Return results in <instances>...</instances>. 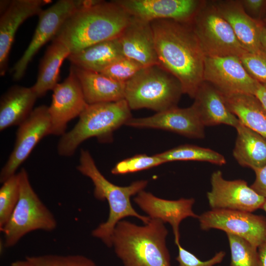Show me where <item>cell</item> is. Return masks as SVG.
<instances>
[{
    "label": "cell",
    "mask_w": 266,
    "mask_h": 266,
    "mask_svg": "<svg viewBox=\"0 0 266 266\" xmlns=\"http://www.w3.org/2000/svg\"><path fill=\"white\" fill-rule=\"evenodd\" d=\"M150 23L159 66L178 80L183 94L194 98L203 81L205 55L191 24L172 20Z\"/></svg>",
    "instance_id": "obj_1"
},
{
    "label": "cell",
    "mask_w": 266,
    "mask_h": 266,
    "mask_svg": "<svg viewBox=\"0 0 266 266\" xmlns=\"http://www.w3.org/2000/svg\"><path fill=\"white\" fill-rule=\"evenodd\" d=\"M131 16L115 0H84L66 19L53 40L71 54L96 43L118 37Z\"/></svg>",
    "instance_id": "obj_2"
},
{
    "label": "cell",
    "mask_w": 266,
    "mask_h": 266,
    "mask_svg": "<svg viewBox=\"0 0 266 266\" xmlns=\"http://www.w3.org/2000/svg\"><path fill=\"white\" fill-rule=\"evenodd\" d=\"M164 223L151 219L143 226L126 220L116 225L112 247L124 266H171Z\"/></svg>",
    "instance_id": "obj_3"
},
{
    "label": "cell",
    "mask_w": 266,
    "mask_h": 266,
    "mask_svg": "<svg viewBox=\"0 0 266 266\" xmlns=\"http://www.w3.org/2000/svg\"><path fill=\"white\" fill-rule=\"evenodd\" d=\"M77 169L89 177L94 185V196L98 200H106L109 213L107 220L100 224L92 232V235L101 240L107 247H112L111 237L117 224L127 217H134L144 224L150 220L148 216L138 213L133 207L131 197L137 194L147 186L148 181L133 182L127 186H119L108 180L100 172L88 151H80Z\"/></svg>",
    "instance_id": "obj_4"
},
{
    "label": "cell",
    "mask_w": 266,
    "mask_h": 266,
    "mask_svg": "<svg viewBox=\"0 0 266 266\" xmlns=\"http://www.w3.org/2000/svg\"><path fill=\"white\" fill-rule=\"evenodd\" d=\"M131 110L125 99L88 104L74 127L61 136L58 154L71 156L81 143L91 137L103 142L112 141L114 132L132 118Z\"/></svg>",
    "instance_id": "obj_5"
},
{
    "label": "cell",
    "mask_w": 266,
    "mask_h": 266,
    "mask_svg": "<svg viewBox=\"0 0 266 266\" xmlns=\"http://www.w3.org/2000/svg\"><path fill=\"white\" fill-rule=\"evenodd\" d=\"M183 93L181 85L159 65L143 67L125 82L124 99L131 109L157 112L176 107Z\"/></svg>",
    "instance_id": "obj_6"
},
{
    "label": "cell",
    "mask_w": 266,
    "mask_h": 266,
    "mask_svg": "<svg viewBox=\"0 0 266 266\" xmlns=\"http://www.w3.org/2000/svg\"><path fill=\"white\" fill-rule=\"evenodd\" d=\"M19 198L5 225L0 229L4 235L3 246H15L27 234L36 230L51 232L56 229L57 220L33 188L26 169L18 173Z\"/></svg>",
    "instance_id": "obj_7"
},
{
    "label": "cell",
    "mask_w": 266,
    "mask_h": 266,
    "mask_svg": "<svg viewBox=\"0 0 266 266\" xmlns=\"http://www.w3.org/2000/svg\"><path fill=\"white\" fill-rule=\"evenodd\" d=\"M205 56H241L247 52L213 2H204L191 22Z\"/></svg>",
    "instance_id": "obj_8"
},
{
    "label": "cell",
    "mask_w": 266,
    "mask_h": 266,
    "mask_svg": "<svg viewBox=\"0 0 266 266\" xmlns=\"http://www.w3.org/2000/svg\"><path fill=\"white\" fill-rule=\"evenodd\" d=\"M201 230L218 229L249 241L257 247L266 241V218L252 212L215 209L199 216Z\"/></svg>",
    "instance_id": "obj_9"
},
{
    "label": "cell",
    "mask_w": 266,
    "mask_h": 266,
    "mask_svg": "<svg viewBox=\"0 0 266 266\" xmlns=\"http://www.w3.org/2000/svg\"><path fill=\"white\" fill-rule=\"evenodd\" d=\"M82 2L83 0H59L39 13L32 39L12 68L11 72L15 80L22 78L36 53L47 41L53 40L66 19Z\"/></svg>",
    "instance_id": "obj_10"
},
{
    "label": "cell",
    "mask_w": 266,
    "mask_h": 266,
    "mask_svg": "<svg viewBox=\"0 0 266 266\" xmlns=\"http://www.w3.org/2000/svg\"><path fill=\"white\" fill-rule=\"evenodd\" d=\"M203 78L226 96L239 94L255 95L259 84L236 56H205Z\"/></svg>",
    "instance_id": "obj_11"
},
{
    "label": "cell",
    "mask_w": 266,
    "mask_h": 266,
    "mask_svg": "<svg viewBox=\"0 0 266 266\" xmlns=\"http://www.w3.org/2000/svg\"><path fill=\"white\" fill-rule=\"evenodd\" d=\"M50 130L48 106L41 105L34 108L29 117L18 126L13 149L0 171V183L16 174L18 168L39 141L50 134Z\"/></svg>",
    "instance_id": "obj_12"
},
{
    "label": "cell",
    "mask_w": 266,
    "mask_h": 266,
    "mask_svg": "<svg viewBox=\"0 0 266 266\" xmlns=\"http://www.w3.org/2000/svg\"><path fill=\"white\" fill-rule=\"evenodd\" d=\"M210 183L211 188L207 193V198L211 209L253 212L262 208L266 200L249 186L245 180H226L219 170L212 173Z\"/></svg>",
    "instance_id": "obj_13"
},
{
    "label": "cell",
    "mask_w": 266,
    "mask_h": 266,
    "mask_svg": "<svg viewBox=\"0 0 266 266\" xmlns=\"http://www.w3.org/2000/svg\"><path fill=\"white\" fill-rule=\"evenodd\" d=\"M131 16L151 23L172 20L191 23L205 1L198 0H115Z\"/></svg>",
    "instance_id": "obj_14"
},
{
    "label": "cell",
    "mask_w": 266,
    "mask_h": 266,
    "mask_svg": "<svg viewBox=\"0 0 266 266\" xmlns=\"http://www.w3.org/2000/svg\"><path fill=\"white\" fill-rule=\"evenodd\" d=\"M49 113L51 119L50 134L63 135L67 123L79 116L88 105L80 83L73 70L53 89Z\"/></svg>",
    "instance_id": "obj_15"
},
{
    "label": "cell",
    "mask_w": 266,
    "mask_h": 266,
    "mask_svg": "<svg viewBox=\"0 0 266 266\" xmlns=\"http://www.w3.org/2000/svg\"><path fill=\"white\" fill-rule=\"evenodd\" d=\"M125 125L166 130L194 138L205 136V127L193 105L187 108L174 107L149 117L132 118Z\"/></svg>",
    "instance_id": "obj_16"
},
{
    "label": "cell",
    "mask_w": 266,
    "mask_h": 266,
    "mask_svg": "<svg viewBox=\"0 0 266 266\" xmlns=\"http://www.w3.org/2000/svg\"><path fill=\"white\" fill-rule=\"evenodd\" d=\"M50 0H9L6 7L0 10V74L3 76L7 69L10 51L16 33L27 19L38 15Z\"/></svg>",
    "instance_id": "obj_17"
},
{
    "label": "cell",
    "mask_w": 266,
    "mask_h": 266,
    "mask_svg": "<svg viewBox=\"0 0 266 266\" xmlns=\"http://www.w3.org/2000/svg\"><path fill=\"white\" fill-rule=\"evenodd\" d=\"M133 200L150 219H159L171 225L176 245L180 244L179 225L181 221L187 217H199L193 210L195 201L193 198L167 200L142 190Z\"/></svg>",
    "instance_id": "obj_18"
},
{
    "label": "cell",
    "mask_w": 266,
    "mask_h": 266,
    "mask_svg": "<svg viewBox=\"0 0 266 266\" xmlns=\"http://www.w3.org/2000/svg\"><path fill=\"white\" fill-rule=\"evenodd\" d=\"M118 39L124 57L143 67L159 65L150 23L131 16Z\"/></svg>",
    "instance_id": "obj_19"
},
{
    "label": "cell",
    "mask_w": 266,
    "mask_h": 266,
    "mask_svg": "<svg viewBox=\"0 0 266 266\" xmlns=\"http://www.w3.org/2000/svg\"><path fill=\"white\" fill-rule=\"evenodd\" d=\"M213 3L229 23L246 51L253 53L262 50L260 38L264 25L248 14L241 0L219 1Z\"/></svg>",
    "instance_id": "obj_20"
},
{
    "label": "cell",
    "mask_w": 266,
    "mask_h": 266,
    "mask_svg": "<svg viewBox=\"0 0 266 266\" xmlns=\"http://www.w3.org/2000/svg\"><path fill=\"white\" fill-rule=\"evenodd\" d=\"M192 104L204 127L226 125L236 128L239 120L229 108L225 96L214 86L203 81Z\"/></svg>",
    "instance_id": "obj_21"
},
{
    "label": "cell",
    "mask_w": 266,
    "mask_h": 266,
    "mask_svg": "<svg viewBox=\"0 0 266 266\" xmlns=\"http://www.w3.org/2000/svg\"><path fill=\"white\" fill-rule=\"evenodd\" d=\"M88 104L117 101L124 99L125 83L98 72L71 65Z\"/></svg>",
    "instance_id": "obj_22"
},
{
    "label": "cell",
    "mask_w": 266,
    "mask_h": 266,
    "mask_svg": "<svg viewBox=\"0 0 266 266\" xmlns=\"http://www.w3.org/2000/svg\"><path fill=\"white\" fill-rule=\"evenodd\" d=\"M37 98L32 87L15 85L10 87L0 99V131L22 124L33 110Z\"/></svg>",
    "instance_id": "obj_23"
},
{
    "label": "cell",
    "mask_w": 266,
    "mask_h": 266,
    "mask_svg": "<svg viewBox=\"0 0 266 266\" xmlns=\"http://www.w3.org/2000/svg\"><path fill=\"white\" fill-rule=\"evenodd\" d=\"M235 129L237 136L233 154L237 163L254 171L266 165V138L240 121Z\"/></svg>",
    "instance_id": "obj_24"
},
{
    "label": "cell",
    "mask_w": 266,
    "mask_h": 266,
    "mask_svg": "<svg viewBox=\"0 0 266 266\" xmlns=\"http://www.w3.org/2000/svg\"><path fill=\"white\" fill-rule=\"evenodd\" d=\"M123 56L117 37L96 43L77 53L71 54L67 59L71 65L79 68L101 72Z\"/></svg>",
    "instance_id": "obj_25"
},
{
    "label": "cell",
    "mask_w": 266,
    "mask_h": 266,
    "mask_svg": "<svg viewBox=\"0 0 266 266\" xmlns=\"http://www.w3.org/2000/svg\"><path fill=\"white\" fill-rule=\"evenodd\" d=\"M70 54V51L63 43L52 40L41 59L36 81L32 87L38 98L53 90L58 83L62 63Z\"/></svg>",
    "instance_id": "obj_26"
},
{
    "label": "cell",
    "mask_w": 266,
    "mask_h": 266,
    "mask_svg": "<svg viewBox=\"0 0 266 266\" xmlns=\"http://www.w3.org/2000/svg\"><path fill=\"white\" fill-rule=\"evenodd\" d=\"M231 111L244 125L266 138V110L254 95L225 96Z\"/></svg>",
    "instance_id": "obj_27"
},
{
    "label": "cell",
    "mask_w": 266,
    "mask_h": 266,
    "mask_svg": "<svg viewBox=\"0 0 266 266\" xmlns=\"http://www.w3.org/2000/svg\"><path fill=\"white\" fill-rule=\"evenodd\" d=\"M157 154L166 163L192 161L206 162L219 166L226 163L225 157L220 153L209 148L194 145H181Z\"/></svg>",
    "instance_id": "obj_28"
},
{
    "label": "cell",
    "mask_w": 266,
    "mask_h": 266,
    "mask_svg": "<svg viewBox=\"0 0 266 266\" xmlns=\"http://www.w3.org/2000/svg\"><path fill=\"white\" fill-rule=\"evenodd\" d=\"M226 234L231 252L229 266H262L257 247L239 236Z\"/></svg>",
    "instance_id": "obj_29"
},
{
    "label": "cell",
    "mask_w": 266,
    "mask_h": 266,
    "mask_svg": "<svg viewBox=\"0 0 266 266\" xmlns=\"http://www.w3.org/2000/svg\"><path fill=\"white\" fill-rule=\"evenodd\" d=\"M0 188V229L7 223L19 198V181L18 173L4 182Z\"/></svg>",
    "instance_id": "obj_30"
},
{
    "label": "cell",
    "mask_w": 266,
    "mask_h": 266,
    "mask_svg": "<svg viewBox=\"0 0 266 266\" xmlns=\"http://www.w3.org/2000/svg\"><path fill=\"white\" fill-rule=\"evenodd\" d=\"M34 266H98L90 259L81 255L46 254L26 256Z\"/></svg>",
    "instance_id": "obj_31"
},
{
    "label": "cell",
    "mask_w": 266,
    "mask_h": 266,
    "mask_svg": "<svg viewBox=\"0 0 266 266\" xmlns=\"http://www.w3.org/2000/svg\"><path fill=\"white\" fill-rule=\"evenodd\" d=\"M164 163L166 162L157 154L153 156L138 154L118 162L111 172L116 175L131 173L150 169Z\"/></svg>",
    "instance_id": "obj_32"
},
{
    "label": "cell",
    "mask_w": 266,
    "mask_h": 266,
    "mask_svg": "<svg viewBox=\"0 0 266 266\" xmlns=\"http://www.w3.org/2000/svg\"><path fill=\"white\" fill-rule=\"evenodd\" d=\"M143 67L134 60L123 56L112 63L100 73L116 81L125 83Z\"/></svg>",
    "instance_id": "obj_33"
},
{
    "label": "cell",
    "mask_w": 266,
    "mask_h": 266,
    "mask_svg": "<svg viewBox=\"0 0 266 266\" xmlns=\"http://www.w3.org/2000/svg\"><path fill=\"white\" fill-rule=\"evenodd\" d=\"M239 59L250 76L259 83L266 85V53L247 52Z\"/></svg>",
    "instance_id": "obj_34"
},
{
    "label": "cell",
    "mask_w": 266,
    "mask_h": 266,
    "mask_svg": "<svg viewBox=\"0 0 266 266\" xmlns=\"http://www.w3.org/2000/svg\"><path fill=\"white\" fill-rule=\"evenodd\" d=\"M178 253L176 258L179 263L178 266H214L221 263L226 256V252L220 251L216 253L211 259L202 261L196 256L182 247L181 244L177 245Z\"/></svg>",
    "instance_id": "obj_35"
},
{
    "label": "cell",
    "mask_w": 266,
    "mask_h": 266,
    "mask_svg": "<svg viewBox=\"0 0 266 266\" xmlns=\"http://www.w3.org/2000/svg\"><path fill=\"white\" fill-rule=\"evenodd\" d=\"M254 172L255 179L250 187L258 194L266 198V165Z\"/></svg>",
    "instance_id": "obj_36"
},
{
    "label": "cell",
    "mask_w": 266,
    "mask_h": 266,
    "mask_svg": "<svg viewBox=\"0 0 266 266\" xmlns=\"http://www.w3.org/2000/svg\"><path fill=\"white\" fill-rule=\"evenodd\" d=\"M244 9H247L253 14H259L266 6L265 0H241Z\"/></svg>",
    "instance_id": "obj_37"
},
{
    "label": "cell",
    "mask_w": 266,
    "mask_h": 266,
    "mask_svg": "<svg viewBox=\"0 0 266 266\" xmlns=\"http://www.w3.org/2000/svg\"><path fill=\"white\" fill-rule=\"evenodd\" d=\"M255 96L266 110V85L259 83Z\"/></svg>",
    "instance_id": "obj_38"
},
{
    "label": "cell",
    "mask_w": 266,
    "mask_h": 266,
    "mask_svg": "<svg viewBox=\"0 0 266 266\" xmlns=\"http://www.w3.org/2000/svg\"><path fill=\"white\" fill-rule=\"evenodd\" d=\"M262 266H266V241L258 248Z\"/></svg>",
    "instance_id": "obj_39"
},
{
    "label": "cell",
    "mask_w": 266,
    "mask_h": 266,
    "mask_svg": "<svg viewBox=\"0 0 266 266\" xmlns=\"http://www.w3.org/2000/svg\"><path fill=\"white\" fill-rule=\"evenodd\" d=\"M260 40L262 50L266 53V27L265 26L262 29Z\"/></svg>",
    "instance_id": "obj_40"
},
{
    "label": "cell",
    "mask_w": 266,
    "mask_h": 266,
    "mask_svg": "<svg viewBox=\"0 0 266 266\" xmlns=\"http://www.w3.org/2000/svg\"><path fill=\"white\" fill-rule=\"evenodd\" d=\"M10 266H34L27 259L25 260H18L13 262Z\"/></svg>",
    "instance_id": "obj_41"
},
{
    "label": "cell",
    "mask_w": 266,
    "mask_h": 266,
    "mask_svg": "<svg viewBox=\"0 0 266 266\" xmlns=\"http://www.w3.org/2000/svg\"><path fill=\"white\" fill-rule=\"evenodd\" d=\"M261 209L264 210L266 213V198Z\"/></svg>",
    "instance_id": "obj_42"
},
{
    "label": "cell",
    "mask_w": 266,
    "mask_h": 266,
    "mask_svg": "<svg viewBox=\"0 0 266 266\" xmlns=\"http://www.w3.org/2000/svg\"><path fill=\"white\" fill-rule=\"evenodd\" d=\"M264 22L266 25V17L265 18V19H264Z\"/></svg>",
    "instance_id": "obj_43"
},
{
    "label": "cell",
    "mask_w": 266,
    "mask_h": 266,
    "mask_svg": "<svg viewBox=\"0 0 266 266\" xmlns=\"http://www.w3.org/2000/svg\"></svg>",
    "instance_id": "obj_44"
}]
</instances>
